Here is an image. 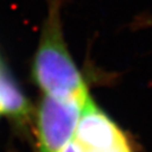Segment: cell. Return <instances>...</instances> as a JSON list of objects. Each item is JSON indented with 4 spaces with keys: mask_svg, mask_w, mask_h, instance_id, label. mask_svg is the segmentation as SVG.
Returning <instances> with one entry per match:
<instances>
[{
    "mask_svg": "<svg viewBox=\"0 0 152 152\" xmlns=\"http://www.w3.org/2000/svg\"><path fill=\"white\" fill-rule=\"evenodd\" d=\"M60 15L61 0H52L33 61V79L46 95L86 98L89 92L81 72L68 51Z\"/></svg>",
    "mask_w": 152,
    "mask_h": 152,
    "instance_id": "1",
    "label": "cell"
},
{
    "mask_svg": "<svg viewBox=\"0 0 152 152\" xmlns=\"http://www.w3.org/2000/svg\"><path fill=\"white\" fill-rule=\"evenodd\" d=\"M73 137L86 150H107L129 139L120 126L98 107L91 96L82 106Z\"/></svg>",
    "mask_w": 152,
    "mask_h": 152,
    "instance_id": "3",
    "label": "cell"
},
{
    "mask_svg": "<svg viewBox=\"0 0 152 152\" xmlns=\"http://www.w3.org/2000/svg\"><path fill=\"white\" fill-rule=\"evenodd\" d=\"M59 152H86V149L73 137Z\"/></svg>",
    "mask_w": 152,
    "mask_h": 152,
    "instance_id": "6",
    "label": "cell"
},
{
    "mask_svg": "<svg viewBox=\"0 0 152 152\" xmlns=\"http://www.w3.org/2000/svg\"><path fill=\"white\" fill-rule=\"evenodd\" d=\"M1 114H2V113H1V110H0V115H1Z\"/></svg>",
    "mask_w": 152,
    "mask_h": 152,
    "instance_id": "7",
    "label": "cell"
},
{
    "mask_svg": "<svg viewBox=\"0 0 152 152\" xmlns=\"http://www.w3.org/2000/svg\"><path fill=\"white\" fill-rule=\"evenodd\" d=\"M0 110L16 120L27 118L29 105L20 90L0 64Z\"/></svg>",
    "mask_w": 152,
    "mask_h": 152,
    "instance_id": "4",
    "label": "cell"
},
{
    "mask_svg": "<svg viewBox=\"0 0 152 152\" xmlns=\"http://www.w3.org/2000/svg\"><path fill=\"white\" fill-rule=\"evenodd\" d=\"M89 96L58 97L44 94L37 112V152H59L73 139L82 106Z\"/></svg>",
    "mask_w": 152,
    "mask_h": 152,
    "instance_id": "2",
    "label": "cell"
},
{
    "mask_svg": "<svg viewBox=\"0 0 152 152\" xmlns=\"http://www.w3.org/2000/svg\"><path fill=\"white\" fill-rule=\"evenodd\" d=\"M86 152H134V151H133V148L131 145L130 140L127 139L126 141L122 142L120 144L110 148V149H107V150H86Z\"/></svg>",
    "mask_w": 152,
    "mask_h": 152,
    "instance_id": "5",
    "label": "cell"
}]
</instances>
